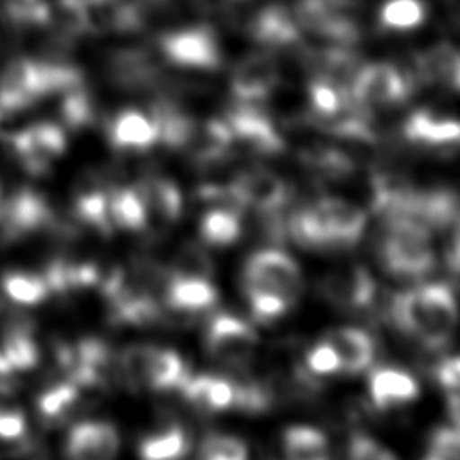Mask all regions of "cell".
I'll list each match as a JSON object with an SVG mask.
<instances>
[{
	"instance_id": "obj_16",
	"label": "cell",
	"mask_w": 460,
	"mask_h": 460,
	"mask_svg": "<svg viewBox=\"0 0 460 460\" xmlns=\"http://www.w3.org/2000/svg\"><path fill=\"white\" fill-rule=\"evenodd\" d=\"M419 395V383L411 374L395 367H377L368 376V397L376 410L386 411Z\"/></svg>"
},
{
	"instance_id": "obj_46",
	"label": "cell",
	"mask_w": 460,
	"mask_h": 460,
	"mask_svg": "<svg viewBox=\"0 0 460 460\" xmlns=\"http://www.w3.org/2000/svg\"><path fill=\"white\" fill-rule=\"evenodd\" d=\"M84 2H97V0H84Z\"/></svg>"
},
{
	"instance_id": "obj_8",
	"label": "cell",
	"mask_w": 460,
	"mask_h": 460,
	"mask_svg": "<svg viewBox=\"0 0 460 460\" xmlns=\"http://www.w3.org/2000/svg\"><path fill=\"white\" fill-rule=\"evenodd\" d=\"M11 149L32 174H43L66 149L65 131L54 122H36L9 137Z\"/></svg>"
},
{
	"instance_id": "obj_17",
	"label": "cell",
	"mask_w": 460,
	"mask_h": 460,
	"mask_svg": "<svg viewBox=\"0 0 460 460\" xmlns=\"http://www.w3.org/2000/svg\"><path fill=\"white\" fill-rule=\"evenodd\" d=\"M404 137L419 146L455 153L460 149V120L419 110L404 122Z\"/></svg>"
},
{
	"instance_id": "obj_34",
	"label": "cell",
	"mask_w": 460,
	"mask_h": 460,
	"mask_svg": "<svg viewBox=\"0 0 460 460\" xmlns=\"http://www.w3.org/2000/svg\"><path fill=\"white\" fill-rule=\"evenodd\" d=\"M199 460H248V447L235 435L212 431L199 444Z\"/></svg>"
},
{
	"instance_id": "obj_30",
	"label": "cell",
	"mask_w": 460,
	"mask_h": 460,
	"mask_svg": "<svg viewBox=\"0 0 460 460\" xmlns=\"http://www.w3.org/2000/svg\"><path fill=\"white\" fill-rule=\"evenodd\" d=\"M0 289L9 300L22 305H36L43 302L50 293L43 275L22 270L7 271L0 279Z\"/></svg>"
},
{
	"instance_id": "obj_37",
	"label": "cell",
	"mask_w": 460,
	"mask_h": 460,
	"mask_svg": "<svg viewBox=\"0 0 460 460\" xmlns=\"http://www.w3.org/2000/svg\"><path fill=\"white\" fill-rule=\"evenodd\" d=\"M63 102H61V117L70 128H81L90 122L92 119V104L86 92L81 88V84L63 92Z\"/></svg>"
},
{
	"instance_id": "obj_36",
	"label": "cell",
	"mask_w": 460,
	"mask_h": 460,
	"mask_svg": "<svg viewBox=\"0 0 460 460\" xmlns=\"http://www.w3.org/2000/svg\"><path fill=\"white\" fill-rule=\"evenodd\" d=\"M27 433V419L11 397V388L0 383V440H22Z\"/></svg>"
},
{
	"instance_id": "obj_45",
	"label": "cell",
	"mask_w": 460,
	"mask_h": 460,
	"mask_svg": "<svg viewBox=\"0 0 460 460\" xmlns=\"http://www.w3.org/2000/svg\"><path fill=\"white\" fill-rule=\"evenodd\" d=\"M424 460H440V458H437V456H433V455H428V456H424Z\"/></svg>"
},
{
	"instance_id": "obj_2",
	"label": "cell",
	"mask_w": 460,
	"mask_h": 460,
	"mask_svg": "<svg viewBox=\"0 0 460 460\" xmlns=\"http://www.w3.org/2000/svg\"><path fill=\"white\" fill-rule=\"evenodd\" d=\"M241 286L253 320L271 323L298 300L302 273L291 255L277 248H264L246 259Z\"/></svg>"
},
{
	"instance_id": "obj_35",
	"label": "cell",
	"mask_w": 460,
	"mask_h": 460,
	"mask_svg": "<svg viewBox=\"0 0 460 460\" xmlns=\"http://www.w3.org/2000/svg\"><path fill=\"white\" fill-rule=\"evenodd\" d=\"M171 275L180 277H199V279H212L214 275V264L207 252L194 243L183 244L172 261L171 270H167Z\"/></svg>"
},
{
	"instance_id": "obj_33",
	"label": "cell",
	"mask_w": 460,
	"mask_h": 460,
	"mask_svg": "<svg viewBox=\"0 0 460 460\" xmlns=\"http://www.w3.org/2000/svg\"><path fill=\"white\" fill-rule=\"evenodd\" d=\"M426 18L422 0H388L379 11V22L392 31H408L419 27Z\"/></svg>"
},
{
	"instance_id": "obj_1",
	"label": "cell",
	"mask_w": 460,
	"mask_h": 460,
	"mask_svg": "<svg viewBox=\"0 0 460 460\" xmlns=\"http://www.w3.org/2000/svg\"><path fill=\"white\" fill-rule=\"evenodd\" d=\"M386 320L428 350H442L458 323L453 289L442 282L411 286L394 293L385 309Z\"/></svg>"
},
{
	"instance_id": "obj_10",
	"label": "cell",
	"mask_w": 460,
	"mask_h": 460,
	"mask_svg": "<svg viewBox=\"0 0 460 460\" xmlns=\"http://www.w3.org/2000/svg\"><path fill=\"white\" fill-rule=\"evenodd\" d=\"M169 61L189 68H216L221 63L217 40L208 27H189L171 32L160 41Z\"/></svg>"
},
{
	"instance_id": "obj_11",
	"label": "cell",
	"mask_w": 460,
	"mask_h": 460,
	"mask_svg": "<svg viewBox=\"0 0 460 460\" xmlns=\"http://www.w3.org/2000/svg\"><path fill=\"white\" fill-rule=\"evenodd\" d=\"M120 449L117 428L108 420H83L68 429L65 460H115Z\"/></svg>"
},
{
	"instance_id": "obj_14",
	"label": "cell",
	"mask_w": 460,
	"mask_h": 460,
	"mask_svg": "<svg viewBox=\"0 0 460 460\" xmlns=\"http://www.w3.org/2000/svg\"><path fill=\"white\" fill-rule=\"evenodd\" d=\"M52 219L49 203L36 190L22 189L0 199V230L5 237H16L49 225Z\"/></svg>"
},
{
	"instance_id": "obj_47",
	"label": "cell",
	"mask_w": 460,
	"mask_h": 460,
	"mask_svg": "<svg viewBox=\"0 0 460 460\" xmlns=\"http://www.w3.org/2000/svg\"><path fill=\"white\" fill-rule=\"evenodd\" d=\"M0 199H2V194H0Z\"/></svg>"
},
{
	"instance_id": "obj_26",
	"label": "cell",
	"mask_w": 460,
	"mask_h": 460,
	"mask_svg": "<svg viewBox=\"0 0 460 460\" xmlns=\"http://www.w3.org/2000/svg\"><path fill=\"white\" fill-rule=\"evenodd\" d=\"M309 102L314 117H318L322 122L332 124L350 108L352 97L350 90L343 88L341 83L318 75L309 84Z\"/></svg>"
},
{
	"instance_id": "obj_12",
	"label": "cell",
	"mask_w": 460,
	"mask_h": 460,
	"mask_svg": "<svg viewBox=\"0 0 460 460\" xmlns=\"http://www.w3.org/2000/svg\"><path fill=\"white\" fill-rule=\"evenodd\" d=\"M225 124L230 129L232 138L241 140L259 155H275L284 147V142L271 119L264 111L257 110L252 102H243L228 111Z\"/></svg>"
},
{
	"instance_id": "obj_21",
	"label": "cell",
	"mask_w": 460,
	"mask_h": 460,
	"mask_svg": "<svg viewBox=\"0 0 460 460\" xmlns=\"http://www.w3.org/2000/svg\"><path fill=\"white\" fill-rule=\"evenodd\" d=\"M142 194L146 214H147V226H169L176 223L183 210V199L178 185L169 178H149L142 185H138Z\"/></svg>"
},
{
	"instance_id": "obj_23",
	"label": "cell",
	"mask_w": 460,
	"mask_h": 460,
	"mask_svg": "<svg viewBox=\"0 0 460 460\" xmlns=\"http://www.w3.org/2000/svg\"><path fill=\"white\" fill-rule=\"evenodd\" d=\"M40 349L25 325L9 327L0 340V376L36 367Z\"/></svg>"
},
{
	"instance_id": "obj_28",
	"label": "cell",
	"mask_w": 460,
	"mask_h": 460,
	"mask_svg": "<svg viewBox=\"0 0 460 460\" xmlns=\"http://www.w3.org/2000/svg\"><path fill=\"white\" fill-rule=\"evenodd\" d=\"M243 212L228 207H212L199 221V237L203 243L217 248L234 244L243 234Z\"/></svg>"
},
{
	"instance_id": "obj_25",
	"label": "cell",
	"mask_w": 460,
	"mask_h": 460,
	"mask_svg": "<svg viewBox=\"0 0 460 460\" xmlns=\"http://www.w3.org/2000/svg\"><path fill=\"white\" fill-rule=\"evenodd\" d=\"M252 34L257 41L271 47H280L295 41L300 34V25L295 16L288 13V9L271 5L262 9L253 23H252Z\"/></svg>"
},
{
	"instance_id": "obj_9",
	"label": "cell",
	"mask_w": 460,
	"mask_h": 460,
	"mask_svg": "<svg viewBox=\"0 0 460 460\" xmlns=\"http://www.w3.org/2000/svg\"><path fill=\"white\" fill-rule=\"evenodd\" d=\"M230 183L243 208H252L257 216L280 214L291 199L289 185L279 174L262 167L244 169Z\"/></svg>"
},
{
	"instance_id": "obj_44",
	"label": "cell",
	"mask_w": 460,
	"mask_h": 460,
	"mask_svg": "<svg viewBox=\"0 0 460 460\" xmlns=\"http://www.w3.org/2000/svg\"><path fill=\"white\" fill-rule=\"evenodd\" d=\"M155 2H160V4H174V2H185V0H155Z\"/></svg>"
},
{
	"instance_id": "obj_15",
	"label": "cell",
	"mask_w": 460,
	"mask_h": 460,
	"mask_svg": "<svg viewBox=\"0 0 460 460\" xmlns=\"http://www.w3.org/2000/svg\"><path fill=\"white\" fill-rule=\"evenodd\" d=\"M279 81L277 63L268 54L244 58L232 72V93L243 102H253L271 93Z\"/></svg>"
},
{
	"instance_id": "obj_39",
	"label": "cell",
	"mask_w": 460,
	"mask_h": 460,
	"mask_svg": "<svg viewBox=\"0 0 460 460\" xmlns=\"http://www.w3.org/2000/svg\"><path fill=\"white\" fill-rule=\"evenodd\" d=\"M429 455L440 460H460V429L455 426H438L429 433Z\"/></svg>"
},
{
	"instance_id": "obj_31",
	"label": "cell",
	"mask_w": 460,
	"mask_h": 460,
	"mask_svg": "<svg viewBox=\"0 0 460 460\" xmlns=\"http://www.w3.org/2000/svg\"><path fill=\"white\" fill-rule=\"evenodd\" d=\"M75 214L83 223L102 234L113 230L108 216V189L97 183H84L75 194Z\"/></svg>"
},
{
	"instance_id": "obj_48",
	"label": "cell",
	"mask_w": 460,
	"mask_h": 460,
	"mask_svg": "<svg viewBox=\"0 0 460 460\" xmlns=\"http://www.w3.org/2000/svg\"><path fill=\"white\" fill-rule=\"evenodd\" d=\"M325 460H329V458H325Z\"/></svg>"
},
{
	"instance_id": "obj_29",
	"label": "cell",
	"mask_w": 460,
	"mask_h": 460,
	"mask_svg": "<svg viewBox=\"0 0 460 460\" xmlns=\"http://www.w3.org/2000/svg\"><path fill=\"white\" fill-rule=\"evenodd\" d=\"M284 460H325L329 458L327 437L313 426H289L282 433Z\"/></svg>"
},
{
	"instance_id": "obj_20",
	"label": "cell",
	"mask_w": 460,
	"mask_h": 460,
	"mask_svg": "<svg viewBox=\"0 0 460 460\" xmlns=\"http://www.w3.org/2000/svg\"><path fill=\"white\" fill-rule=\"evenodd\" d=\"M325 340L338 354L343 374H359L367 370L376 358V341L370 332L358 327H338Z\"/></svg>"
},
{
	"instance_id": "obj_4",
	"label": "cell",
	"mask_w": 460,
	"mask_h": 460,
	"mask_svg": "<svg viewBox=\"0 0 460 460\" xmlns=\"http://www.w3.org/2000/svg\"><path fill=\"white\" fill-rule=\"evenodd\" d=\"M119 376L129 385L149 390L180 388L189 377L183 358L167 347L131 345L117 358Z\"/></svg>"
},
{
	"instance_id": "obj_13",
	"label": "cell",
	"mask_w": 460,
	"mask_h": 460,
	"mask_svg": "<svg viewBox=\"0 0 460 460\" xmlns=\"http://www.w3.org/2000/svg\"><path fill=\"white\" fill-rule=\"evenodd\" d=\"M316 205L329 234L331 252L354 248L365 234L367 214L352 201L338 196H323L316 199Z\"/></svg>"
},
{
	"instance_id": "obj_41",
	"label": "cell",
	"mask_w": 460,
	"mask_h": 460,
	"mask_svg": "<svg viewBox=\"0 0 460 460\" xmlns=\"http://www.w3.org/2000/svg\"><path fill=\"white\" fill-rule=\"evenodd\" d=\"M433 377L447 390V394H460V356H446L433 367Z\"/></svg>"
},
{
	"instance_id": "obj_3",
	"label": "cell",
	"mask_w": 460,
	"mask_h": 460,
	"mask_svg": "<svg viewBox=\"0 0 460 460\" xmlns=\"http://www.w3.org/2000/svg\"><path fill=\"white\" fill-rule=\"evenodd\" d=\"M377 257L385 271L397 279H422L437 264L431 232L424 225L402 216L383 219Z\"/></svg>"
},
{
	"instance_id": "obj_38",
	"label": "cell",
	"mask_w": 460,
	"mask_h": 460,
	"mask_svg": "<svg viewBox=\"0 0 460 460\" xmlns=\"http://www.w3.org/2000/svg\"><path fill=\"white\" fill-rule=\"evenodd\" d=\"M304 367L314 377L334 376V374L341 372L338 354L327 340L318 341L316 345L309 347V350L304 356Z\"/></svg>"
},
{
	"instance_id": "obj_22",
	"label": "cell",
	"mask_w": 460,
	"mask_h": 460,
	"mask_svg": "<svg viewBox=\"0 0 460 460\" xmlns=\"http://www.w3.org/2000/svg\"><path fill=\"white\" fill-rule=\"evenodd\" d=\"M110 142L119 149L144 151L158 142L156 124L140 110H122L110 124Z\"/></svg>"
},
{
	"instance_id": "obj_32",
	"label": "cell",
	"mask_w": 460,
	"mask_h": 460,
	"mask_svg": "<svg viewBox=\"0 0 460 460\" xmlns=\"http://www.w3.org/2000/svg\"><path fill=\"white\" fill-rule=\"evenodd\" d=\"M81 388L70 379L59 381L45 388L38 397V410L49 422L63 420L79 401Z\"/></svg>"
},
{
	"instance_id": "obj_24",
	"label": "cell",
	"mask_w": 460,
	"mask_h": 460,
	"mask_svg": "<svg viewBox=\"0 0 460 460\" xmlns=\"http://www.w3.org/2000/svg\"><path fill=\"white\" fill-rule=\"evenodd\" d=\"M108 216L113 228L138 232L147 228V214L138 185L108 189Z\"/></svg>"
},
{
	"instance_id": "obj_19",
	"label": "cell",
	"mask_w": 460,
	"mask_h": 460,
	"mask_svg": "<svg viewBox=\"0 0 460 460\" xmlns=\"http://www.w3.org/2000/svg\"><path fill=\"white\" fill-rule=\"evenodd\" d=\"M164 304L180 314H198L214 307L217 302V289L210 279L199 277H180L167 271L164 286Z\"/></svg>"
},
{
	"instance_id": "obj_18",
	"label": "cell",
	"mask_w": 460,
	"mask_h": 460,
	"mask_svg": "<svg viewBox=\"0 0 460 460\" xmlns=\"http://www.w3.org/2000/svg\"><path fill=\"white\" fill-rule=\"evenodd\" d=\"M183 399L201 413H217L234 408V381L221 374L190 376L178 388Z\"/></svg>"
},
{
	"instance_id": "obj_40",
	"label": "cell",
	"mask_w": 460,
	"mask_h": 460,
	"mask_svg": "<svg viewBox=\"0 0 460 460\" xmlns=\"http://www.w3.org/2000/svg\"><path fill=\"white\" fill-rule=\"evenodd\" d=\"M347 460H397L395 455L365 433H354L349 440Z\"/></svg>"
},
{
	"instance_id": "obj_7",
	"label": "cell",
	"mask_w": 460,
	"mask_h": 460,
	"mask_svg": "<svg viewBox=\"0 0 460 460\" xmlns=\"http://www.w3.org/2000/svg\"><path fill=\"white\" fill-rule=\"evenodd\" d=\"M410 93V81L388 63H372L358 68L350 86L354 104L363 110L392 106L404 101Z\"/></svg>"
},
{
	"instance_id": "obj_42",
	"label": "cell",
	"mask_w": 460,
	"mask_h": 460,
	"mask_svg": "<svg viewBox=\"0 0 460 460\" xmlns=\"http://www.w3.org/2000/svg\"><path fill=\"white\" fill-rule=\"evenodd\" d=\"M447 415L451 419V426H455L456 429H460V394H447Z\"/></svg>"
},
{
	"instance_id": "obj_5",
	"label": "cell",
	"mask_w": 460,
	"mask_h": 460,
	"mask_svg": "<svg viewBox=\"0 0 460 460\" xmlns=\"http://www.w3.org/2000/svg\"><path fill=\"white\" fill-rule=\"evenodd\" d=\"M259 336L243 318L230 313H216L205 329V349L208 356L225 367L243 368L255 354Z\"/></svg>"
},
{
	"instance_id": "obj_6",
	"label": "cell",
	"mask_w": 460,
	"mask_h": 460,
	"mask_svg": "<svg viewBox=\"0 0 460 460\" xmlns=\"http://www.w3.org/2000/svg\"><path fill=\"white\" fill-rule=\"evenodd\" d=\"M320 296L347 313H367L377 300V284L361 264H350L329 271L318 282Z\"/></svg>"
},
{
	"instance_id": "obj_43",
	"label": "cell",
	"mask_w": 460,
	"mask_h": 460,
	"mask_svg": "<svg viewBox=\"0 0 460 460\" xmlns=\"http://www.w3.org/2000/svg\"><path fill=\"white\" fill-rule=\"evenodd\" d=\"M446 259H447V266H449V271L460 279V253H456V255H451V257H446Z\"/></svg>"
},
{
	"instance_id": "obj_27",
	"label": "cell",
	"mask_w": 460,
	"mask_h": 460,
	"mask_svg": "<svg viewBox=\"0 0 460 460\" xmlns=\"http://www.w3.org/2000/svg\"><path fill=\"white\" fill-rule=\"evenodd\" d=\"M192 440L185 428L167 426L146 435L138 442L140 460H181L190 451Z\"/></svg>"
}]
</instances>
